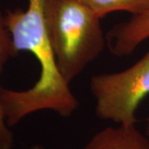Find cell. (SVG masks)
Returning <instances> with one entry per match:
<instances>
[{
  "instance_id": "obj_1",
  "label": "cell",
  "mask_w": 149,
  "mask_h": 149,
  "mask_svg": "<svg viewBox=\"0 0 149 149\" xmlns=\"http://www.w3.org/2000/svg\"><path fill=\"white\" fill-rule=\"evenodd\" d=\"M27 10H6V27L16 51L28 52L39 65V78L25 91H15L0 85V105L9 128L17 125L33 113L43 110L55 112L69 118L80 106L70 84L59 71L48 35L45 0H27Z\"/></svg>"
},
{
  "instance_id": "obj_2",
  "label": "cell",
  "mask_w": 149,
  "mask_h": 149,
  "mask_svg": "<svg viewBox=\"0 0 149 149\" xmlns=\"http://www.w3.org/2000/svg\"><path fill=\"white\" fill-rule=\"evenodd\" d=\"M45 16L59 71L70 84L106 46L102 18L79 0H45Z\"/></svg>"
},
{
  "instance_id": "obj_3",
  "label": "cell",
  "mask_w": 149,
  "mask_h": 149,
  "mask_svg": "<svg viewBox=\"0 0 149 149\" xmlns=\"http://www.w3.org/2000/svg\"><path fill=\"white\" fill-rule=\"evenodd\" d=\"M90 88L99 118L118 125H136L137 110L149 95V50L127 69L93 75Z\"/></svg>"
},
{
  "instance_id": "obj_4",
  "label": "cell",
  "mask_w": 149,
  "mask_h": 149,
  "mask_svg": "<svg viewBox=\"0 0 149 149\" xmlns=\"http://www.w3.org/2000/svg\"><path fill=\"white\" fill-rule=\"evenodd\" d=\"M149 38V8L133 15L128 21L114 25L108 32V48L113 56L123 57L133 53L140 44Z\"/></svg>"
},
{
  "instance_id": "obj_5",
  "label": "cell",
  "mask_w": 149,
  "mask_h": 149,
  "mask_svg": "<svg viewBox=\"0 0 149 149\" xmlns=\"http://www.w3.org/2000/svg\"><path fill=\"white\" fill-rule=\"evenodd\" d=\"M82 149H149V139L136 125H118L96 133Z\"/></svg>"
},
{
  "instance_id": "obj_6",
  "label": "cell",
  "mask_w": 149,
  "mask_h": 149,
  "mask_svg": "<svg viewBox=\"0 0 149 149\" xmlns=\"http://www.w3.org/2000/svg\"><path fill=\"white\" fill-rule=\"evenodd\" d=\"M18 52L14 47L12 37L6 27L4 14L0 11V74L10 59ZM14 145V134L6 123L0 105V149H12Z\"/></svg>"
},
{
  "instance_id": "obj_7",
  "label": "cell",
  "mask_w": 149,
  "mask_h": 149,
  "mask_svg": "<svg viewBox=\"0 0 149 149\" xmlns=\"http://www.w3.org/2000/svg\"><path fill=\"white\" fill-rule=\"evenodd\" d=\"M100 18L113 12L123 11L133 15L149 8V0H79Z\"/></svg>"
},
{
  "instance_id": "obj_8",
  "label": "cell",
  "mask_w": 149,
  "mask_h": 149,
  "mask_svg": "<svg viewBox=\"0 0 149 149\" xmlns=\"http://www.w3.org/2000/svg\"><path fill=\"white\" fill-rule=\"evenodd\" d=\"M25 149H47L42 144H33L32 146L28 147Z\"/></svg>"
},
{
  "instance_id": "obj_9",
  "label": "cell",
  "mask_w": 149,
  "mask_h": 149,
  "mask_svg": "<svg viewBox=\"0 0 149 149\" xmlns=\"http://www.w3.org/2000/svg\"><path fill=\"white\" fill-rule=\"evenodd\" d=\"M145 134L147 135V137L149 139V118L147 119V123H146V132Z\"/></svg>"
}]
</instances>
